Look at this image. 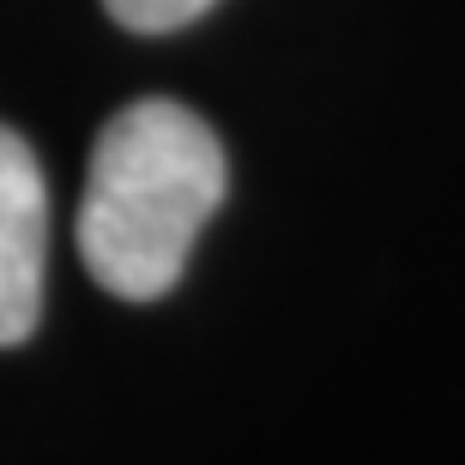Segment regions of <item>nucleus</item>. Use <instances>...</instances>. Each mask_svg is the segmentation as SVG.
I'll return each instance as SVG.
<instances>
[{
  "mask_svg": "<svg viewBox=\"0 0 465 465\" xmlns=\"http://www.w3.org/2000/svg\"><path fill=\"white\" fill-rule=\"evenodd\" d=\"M104 6H109V18H115V25H127V31L163 36V31L193 25L200 13H212L218 0H104Z\"/></svg>",
  "mask_w": 465,
  "mask_h": 465,
  "instance_id": "nucleus-3",
  "label": "nucleus"
},
{
  "mask_svg": "<svg viewBox=\"0 0 465 465\" xmlns=\"http://www.w3.org/2000/svg\"><path fill=\"white\" fill-rule=\"evenodd\" d=\"M43 260H49V188L36 152L13 127H0V345L36 332Z\"/></svg>",
  "mask_w": 465,
  "mask_h": 465,
  "instance_id": "nucleus-2",
  "label": "nucleus"
},
{
  "mask_svg": "<svg viewBox=\"0 0 465 465\" xmlns=\"http://www.w3.org/2000/svg\"><path fill=\"white\" fill-rule=\"evenodd\" d=\"M224 188V145L188 104L139 97L109 115L79 200V254L91 278L121 302L175 291Z\"/></svg>",
  "mask_w": 465,
  "mask_h": 465,
  "instance_id": "nucleus-1",
  "label": "nucleus"
}]
</instances>
